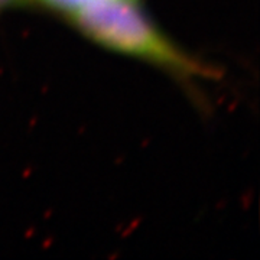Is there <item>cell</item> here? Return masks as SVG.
Listing matches in <instances>:
<instances>
[{"label":"cell","mask_w":260,"mask_h":260,"mask_svg":"<svg viewBox=\"0 0 260 260\" xmlns=\"http://www.w3.org/2000/svg\"><path fill=\"white\" fill-rule=\"evenodd\" d=\"M70 20L83 35L102 47L153 64L185 78L213 75L208 67L177 47L136 0H116L81 10Z\"/></svg>","instance_id":"cell-1"},{"label":"cell","mask_w":260,"mask_h":260,"mask_svg":"<svg viewBox=\"0 0 260 260\" xmlns=\"http://www.w3.org/2000/svg\"><path fill=\"white\" fill-rule=\"evenodd\" d=\"M32 3H38L45 9L52 10L55 13L62 15L64 18H71L81 10L88 9L95 5H102L106 2H116V0H30ZM139 2V0H136Z\"/></svg>","instance_id":"cell-2"},{"label":"cell","mask_w":260,"mask_h":260,"mask_svg":"<svg viewBox=\"0 0 260 260\" xmlns=\"http://www.w3.org/2000/svg\"><path fill=\"white\" fill-rule=\"evenodd\" d=\"M32 3L30 0H0V10L10 9V8H19Z\"/></svg>","instance_id":"cell-3"}]
</instances>
